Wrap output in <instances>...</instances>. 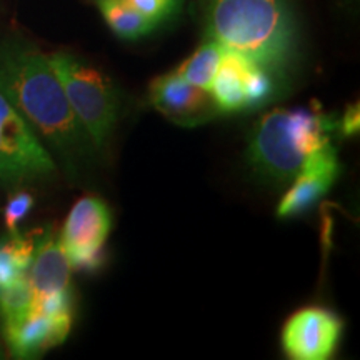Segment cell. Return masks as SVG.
I'll list each match as a JSON object with an SVG mask.
<instances>
[{
  "instance_id": "4",
  "label": "cell",
  "mask_w": 360,
  "mask_h": 360,
  "mask_svg": "<svg viewBox=\"0 0 360 360\" xmlns=\"http://www.w3.org/2000/svg\"><path fill=\"white\" fill-rule=\"evenodd\" d=\"M47 57L75 117L94 147L101 150L119 120L120 98L114 82L103 72L70 53L53 52Z\"/></svg>"
},
{
  "instance_id": "17",
  "label": "cell",
  "mask_w": 360,
  "mask_h": 360,
  "mask_svg": "<svg viewBox=\"0 0 360 360\" xmlns=\"http://www.w3.org/2000/svg\"><path fill=\"white\" fill-rule=\"evenodd\" d=\"M34 204V195L30 192L17 191L12 193L6 205V210H4V222H6L7 233L19 232V224L30 214Z\"/></svg>"
},
{
  "instance_id": "10",
  "label": "cell",
  "mask_w": 360,
  "mask_h": 360,
  "mask_svg": "<svg viewBox=\"0 0 360 360\" xmlns=\"http://www.w3.org/2000/svg\"><path fill=\"white\" fill-rule=\"evenodd\" d=\"M340 175V162L332 142L305 159L302 169L292 179L290 187L278 202L277 217L294 219L305 212L330 191Z\"/></svg>"
},
{
  "instance_id": "1",
  "label": "cell",
  "mask_w": 360,
  "mask_h": 360,
  "mask_svg": "<svg viewBox=\"0 0 360 360\" xmlns=\"http://www.w3.org/2000/svg\"><path fill=\"white\" fill-rule=\"evenodd\" d=\"M0 92L67 159L85 155L94 147L49 57L34 45L20 40L0 44Z\"/></svg>"
},
{
  "instance_id": "7",
  "label": "cell",
  "mask_w": 360,
  "mask_h": 360,
  "mask_svg": "<svg viewBox=\"0 0 360 360\" xmlns=\"http://www.w3.org/2000/svg\"><path fill=\"white\" fill-rule=\"evenodd\" d=\"M112 229L109 205L94 195L72 207L62 229L60 244L72 269L94 272L103 262V245Z\"/></svg>"
},
{
  "instance_id": "5",
  "label": "cell",
  "mask_w": 360,
  "mask_h": 360,
  "mask_svg": "<svg viewBox=\"0 0 360 360\" xmlns=\"http://www.w3.org/2000/svg\"><path fill=\"white\" fill-rule=\"evenodd\" d=\"M57 165L25 117L0 92V182L8 188L51 177Z\"/></svg>"
},
{
  "instance_id": "13",
  "label": "cell",
  "mask_w": 360,
  "mask_h": 360,
  "mask_svg": "<svg viewBox=\"0 0 360 360\" xmlns=\"http://www.w3.org/2000/svg\"><path fill=\"white\" fill-rule=\"evenodd\" d=\"M39 232L7 233L0 238V289L27 277Z\"/></svg>"
},
{
  "instance_id": "9",
  "label": "cell",
  "mask_w": 360,
  "mask_h": 360,
  "mask_svg": "<svg viewBox=\"0 0 360 360\" xmlns=\"http://www.w3.org/2000/svg\"><path fill=\"white\" fill-rule=\"evenodd\" d=\"M148 101L157 112L180 127H199L220 115L209 90L187 82L175 70L152 80Z\"/></svg>"
},
{
  "instance_id": "18",
  "label": "cell",
  "mask_w": 360,
  "mask_h": 360,
  "mask_svg": "<svg viewBox=\"0 0 360 360\" xmlns=\"http://www.w3.org/2000/svg\"><path fill=\"white\" fill-rule=\"evenodd\" d=\"M359 129H360L359 103H352V105H349L344 114H342V119L339 122V130L344 137H354V135L359 134Z\"/></svg>"
},
{
  "instance_id": "6",
  "label": "cell",
  "mask_w": 360,
  "mask_h": 360,
  "mask_svg": "<svg viewBox=\"0 0 360 360\" xmlns=\"http://www.w3.org/2000/svg\"><path fill=\"white\" fill-rule=\"evenodd\" d=\"M276 75L257 62L224 49L209 92L220 114H242L267 105L276 97Z\"/></svg>"
},
{
  "instance_id": "3",
  "label": "cell",
  "mask_w": 360,
  "mask_h": 360,
  "mask_svg": "<svg viewBox=\"0 0 360 360\" xmlns=\"http://www.w3.org/2000/svg\"><path fill=\"white\" fill-rule=\"evenodd\" d=\"M339 129L332 115L314 109H274L255 122L247 160L260 179L290 184L312 152L330 142Z\"/></svg>"
},
{
  "instance_id": "2",
  "label": "cell",
  "mask_w": 360,
  "mask_h": 360,
  "mask_svg": "<svg viewBox=\"0 0 360 360\" xmlns=\"http://www.w3.org/2000/svg\"><path fill=\"white\" fill-rule=\"evenodd\" d=\"M207 37L282 77L297 56L299 32L289 0H212Z\"/></svg>"
},
{
  "instance_id": "14",
  "label": "cell",
  "mask_w": 360,
  "mask_h": 360,
  "mask_svg": "<svg viewBox=\"0 0 360 360\" xmlns=\"http://www.w3.org/2000/svg\"><path fill=\"white\" fill-rule=\"evenodd\" d=\"M107 25L115 35L125 40H137L154 32L157 24L130 6L125 0H97Z\"/></svg>"
},
{
  "instance_id": "16",
  "label": "cell",
  "mask_w": 360,
  "mask_h": 360,
  "mask_svg": "<svg viewBox=\"0 0 360 360\" xmlns=\"http://www.w3.org/2000/svg\"><path fill=\"white\" fill-rule=\"evenodd\" d=\"M34 302V292L29 283V277L11 283L0 289V315L4 326L19 322L30 312Z\"/></svg>"
},
{
  "instance_id": "12",
  "label": "cell",
  "mask_w": 360,
  "mask_h": 360,
  "mask_svg": "<svg viewBox=\"0 0 360 360\" xmlns=\"http://www.w3.org/2000/svg\"><path fill=\"white\" fill-rule=\"evenodd\" d=\"M70 269L60 237L56 236L52 227L39 231L34 257L27 274L34 292V300L72 294Z\"/></svg>"
},
{
  "instance_id": "20",
  "label": "cell",
  "mask_w": 360,
  "mask_h": 360,
  "mask_svg": "<svg viewBox=\"0 0 360 360\" xmlns=\"http://www.w3.org/2000/svg\"><path fill=\"white\" fill-rule=\"evenodd\" d=\"M0 357H2V347H0Z\"/></svg>"
},
{
  "instance_id": "8",
  "label": "cell",
  "mask_w": 360,
  "mask_h": 360,
  "mask_svg": "<svg viewBox=\"0 0 360 360\" xmlns=\"http://www.w3.org/2000/svg\"><path fill=\"white\" fill-rule=\"evenodd\" d=\"M342 330L344 322L332 310L300 309L282 328V349L294 360H327L339 347Z\"/></svg>"
},
{
  "instance_id": "19",
  "label": "cell",
  "mask_w": 360,
  "mask_h": 360,
  "mask_svg": "<svg viewBox=\"0 0 360 360\" xmlns=\"http://www.w3.org/2000/svg\"><path fill=\"white\" fill-rule=\"evenodd\" d=\"M170 2H172V4H174V6H175V7H177V8H180V7H182V0H170Z\"/></svg>"
},
{
  "instance_id": "15",
  "label": "cell",
  "mask_w": 360,
  "mask_h": 360,
  "mask_svg": "<svg viewBox=\"0 0 360 360\" xmlns=\"http://www.w3.org/2000/svg\"><path fill=\"white\" fill-rule=\"evenodd\" d=\"M224 56V47L215 40L207 37L204 44L192 53L187 60H184L175 72L197 87L210 90L215 74Z\"/></svg>"
},
{
  "instance_id": "11",
  "label": "cell",
  "mask_w": 360,
  "mask_h": 360,
  "mask_svg": "<svg viewBox=\"0 0 360 360\" xmlns=\"http://www.w3.org/2000/svg\"><path fill=\"white\" fill-rule=\"evenodd\" d=\"M74 314L30 312L19 322L4 326V334L13 357L32 359L45 350L64 344L70 334Z\"/></svg>"
}]
</instances>
